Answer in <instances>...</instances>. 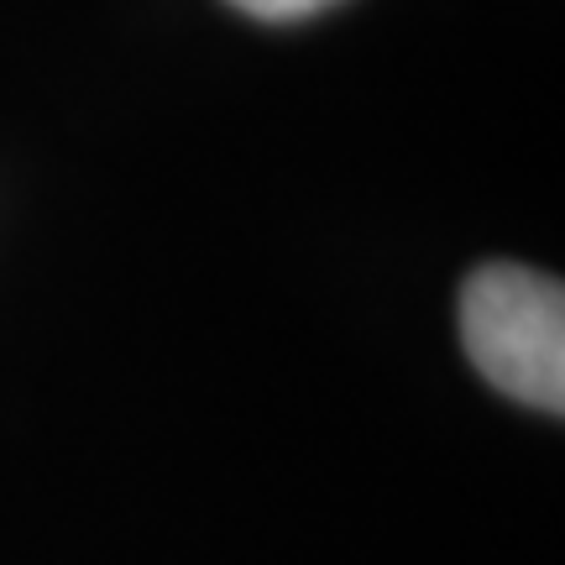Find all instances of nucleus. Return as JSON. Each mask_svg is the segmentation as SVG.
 Returning a JSON list of instances; mask_svg holds the SVG:
<instances>
[{
	"mask_svg": "<svg viewBox=\"0 0 565 565\" xmlns=\"http://www.w3.org/2000/svg\"><path fill=\"white\" fill-rule=\"evenodd\" d=\"M461 341L487 383L529 408H565V294L534 267L492 263L461 294Z\"/></svg>",
	"mask_w": 565,
	"mask_h": 565,
	"instance_id": "1",
	"label": "nucleus"
},
{
	"mask_svg": "<svg viewBox=\"0 0 565 565\" xmlns=\"http://www.w3.org/2000/svg\"><path fill=\"white\" fill-rule=\"evenodd\" d=\"M231 6L257 21H303V17L330 11V6H341V0H231Z\"/></svg>",
	"mask_w": 565,
	"mask_h": 565,
	"instance_id": "2",
	"label": "nucleus"
}]
</instances>
